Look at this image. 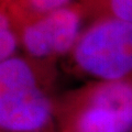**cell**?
Masks as SVG:
<instances>
[{
	"mask_svg": "<svg viewBox=\"0 0 132 132\" xmlns=\"http://www.w3.org/2000/svg\"><path fill=\"white\" fill-rule=\"evenodd\" d=\"M53 117V105L31 61L11 56L0 63V131L40 132Z\"/></svg>",
	"mask_w": 132,
	"mask_h": 132,
	"instance_id": "6da1fadb",
	"label": "cell"
},
{
	"mask_svg": "<svg viewBox=\"0 0 132 132\" xmlns=\"http://www.w3.org/2000/svg\"><path fill=\"white\" fill-rule=\"evenodd\" d=\"M72 59L82 73L101 81L132 74V23L101 16L80 34Z\"/></svg>",
	"mask_w": 132,
	"mask_h": 132,
	"instance_id": "7a4b0ae2",
	"label": "cell"
},
{
	"mask_svg": "<svg viewBox=\"0 0 132 132\" xmlns=\"http://www.w3.org/2000/svg\"><path fill=\"white\" fill-rule=\"evenodd\" d=\"M132 129V82L101 81L85 95L73 120L74 132H129Z\"/></svg>",
	"mask_w": 132,
	"mask_h": 132,
	"instance_id": "3957f363",
	"label": "cell"
},
{
	"mask_svg": "<svg viewBox=\"0 0 132 132\" xmlns=\"http://www.w3.org/2000/svg\"><path fill=\"white\" fill-rule=\"evenodd\" d=\"M85 3L50 12L29 22L20 34V44L36 60H51L72 52L80 36Z\"/></svg>",
	"mask_w": 132,
	"mask_h": 132,
	"instance_id": "277c9868",
	"label": "cell"
},
{
	"mask_svg": "<svg viewBox=\"0 0 132 132\" xmlns=\"http://www.w3.org/2000/svg\"><path fill=\"white\" fill-rule=\"evenodd\" d=\"M33 20L21 0H0V63L13 56L21 31Z\"/></svg>",
	"mask_w": 132,
	"mask_h": 132,
	"instance_id": "5b68a950",
	"label": "cell"
},
{
	"mask_svg": "<svg viewBox=\"0 0 132 132\" xmlns=\"http://www.w3.org/2000/svg\"><path fill=\"white\" fill-rule=\"evenodd\" d=\"M102 8L104 15L132 23V0H86Z\"/></svg>",
	"mask_w": 132,
	"mask_h": 132,
	"instance_id": "8992f818",
	"label": "cell"
},
{
	"mask_svg": "<svg viewBox=\"0 0 132 132\" xmlns=\"http://www.w3.org/2000/svg\"><path fill=\"white\" fill-rule=\"evenodd\" d=\"M34 19L69 6L72 0H21Z\"/></svg>",
	"mask_w": 132,
	"mask_h": 132,
	"instance_id": "52a82bcc",
	"label": "cell"
}]
</instances>
